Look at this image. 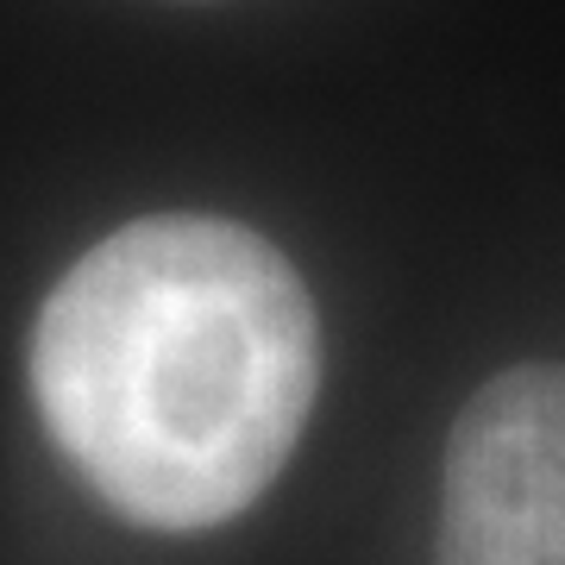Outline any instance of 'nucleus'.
<instances>
[{
    "instance_id": "1",
    "label": "nucleus",
    "mask_w": 565,
    "mask_h": 565,
    "mask_svg": "<svg viewBox=\"0 0 565 565\" xmlns=\"http://www.w3.org/2000/svg\"><path fill=\"white\" fill-rule=\"evenodd\" d=\"M321 321L296 264L233 221L163 214L102 239L44 296L32 396L126 522L195 534L252 509L302 440Z\"/></svg>"
},
{
    "instance_id": "2",
    "label": "nucleus",
    "mask_w": 565,
    "mask_h": 565,
    "mask_svg": "<svg viewBox=\"0 0 565 565\" xmlns=\"http://www.w3.org/2000/svg\"><path fill=\"white\" fill-rule=\"evenodd\" d=\"M434 565H565V364H515L459 408Z\"/></svg>"
}]
</instances>
